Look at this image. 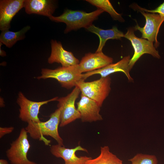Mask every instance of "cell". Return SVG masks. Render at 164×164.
Masks as SVG:
<instances>
[{
	"label": "cell",
	"mask_w": 164,
	"mask_h": 164,
	"mask_svg": "<svg viewBox=\"0 0 164 164\" xmlns=\"http://www.w3.org/2000/svg\"><path fill=\"white\" fill-rule=\"evenodd\" d=\"M38 80L54 78L57 80L62 87L70 89L76 87L79 82L84 80L83 74L80 71L78 64L67 67H59L54 69L43 68Z\"/></svg>",
	"instance_id": "cell-3"
},
{
	"label": "cell",
	"mask_w": 164,
	"mask_h": 164,
	"mask_svg": "<svg viewBox=\"0 0 164 164\" xmlns=\"http://www.w3.org/2000/svg\"><path fill=\"white\" fill-rule=\"evenodd\" d=\"M140 12L145 19V23L143 27H140L137 24L134 29L139 31L142 34V38L147 39L152 43L155 42V46L159 45L157 37L160 27L162 22L160 15L158 14Z\"/></svg>",
	"instance_id": "cell-9"
},
{
	"label": "cell",
	"mask_w": 164,
	"mask_h": 164,
	"mask_svg": "<svg viewBox=\"0 0 164 164\" xmlns=\"http://www.w3.org/2000/svg\"><path fill=\"white\" fill-rule=\"evenodd\" d=\"M51 51L48 62L50 64L54 63H60L62 67H67L79 64L80 62L72 53L65 50L61 43L56 40H51Z\"/></svg>",
	"instance_id": "cell-13"
},
{
	"label": "cell",
	"mask_w": 164,
	"mask_h": 164,
	"mask_svg": "<svg viewBox=\"0 0 164 164\" xmlns=\"http://www.w3.org/2000/svg\"><path fill=\"white\" fill-rule=\"evenodd\" d=\"M24 8L28 14H36L49 18L53 15L56 5L54 0H24Z\"/></svg>",
	"instance_id": "cell-16"
},
{
	"label": "cell",
	"mask_w": 164,
	"mask_h": 164,
	"mask_svg": "<svg viewBox=\"0 0 164 164\" xmlns=\"http://www.w3.org/2000/svg\"><path fill=\"white\" fill-rule=\"evenodd\" d=\"M77 104L82 122H91L103 119L100 114L101 107L93 100L81 94L80 99Z\"/></svg>",
	"instance_id": "cell-11"
},
{
	"label": "cell",
	"mask_w": 164,
	"mask_h": 164,
	"mask_svg": "<svg viewBox=\"0 0 164 164\" xmlns=\"http://www.w3.org/2000/svg\"><path fill=\"white\" fill-rule=\"evenodd\" d=\"M100 152L98 156L87 160L84 164H122V161L110 151L108 146L101 147Z\"/></svg>",
	"instance_id": "cell-19"
},
{
	"label": "cell",
	"mask_w": 164,
	"mask_h": 164,
	"mask_svg": "<svg viewBox=\"0 0 164 164\" xmlns=\"http://www.w3.org/2000/svg\"><path fill=\"white\" fill-rule=\"evenodd\" d=\"M128 161L132 164H157L158 160L154 155L138 153Z\"/></svg>",
	"instance_id": "cell-21"
},
{
	"label": "cell",
	"mask_w": 164,
	"mask_h": 164,
	"mask_svg": "<svg viewBox=\"0 0 164 164\" xmlns=\"http://www.w3.org/2000/svg\"><path fill=\"white\" fill-rule=\"evenodd\" d=\"M14 129L13 127H0V138H2L5 135L12 132Z\"/></svg>",
	"instance_id": "cell-23"
},
{
	"label": "cell",
	"mask_w": 164,
	"mask_h": 164,
	"mask_svg": "<svg viewBox=\"0 0 164 164\" xmlns=\"http://www.w3.org/2000/svg\"><path fill=\"white\" fill-rule=\"evenodd\" d=\"M78 151L88 152L86 149L80 145L72 149L67 148L58 144L50 147L51 153L56 157L63 159L64 164H84L87 160L92 158L86 156H77L75 153Z\"/></svg>",
	"instance_id": "cell-14"
},
{
	"label": "cell",
	"mask_w": 164,
	"mask_h": 164,
	"mask_svg": "<svg viewBox=\"0 0 164 164\" xmlns=\"http://www.w3.org/2000/svg\"><path fill=\"white\" fill-rule=\"evenodd\" d=\"M27 133L25 128H22L18 137L11 144L10 147L6 151V156L11 164H37L27 157L31 147Z\"/></svg>",
	"instance_id": "cell-5"
},
{
	"label": "cell",
	"mask_w": 164,
	"mask_h": 164,
	"mask_svg": "<svg viewBox=\"0 0 164 164\" xmlns=\"http://www.w3.org/2000/svg\"><path fill=\"white\" fill-rule=\"evenodd\" d=\"M0 164H9L8 161L5 159H0Z\"/></svg>",
	"instance_id": "cell-25"
},
{
	"label": "cell",
	"mask_w": 164,
	"mask_h": 164,
	"mask_svg": "<svg viewBox=\"0 0 164 164\" xmlns=\"http://www.w3.org/2000/svg\"><path fill=\"white\" fill-rule=\"evenodd\" d=\"M58 98L56 97L46 101H34L29 100L21 92H19L17 99L20 107L19 118L22 121L27 123L29 121H40L38 117L40 107L50 102L56 101Z\"/></svg>",
	"instance_id": "cell-8"
},
{
	"label": "cell",
	"mask_w": 164,
	"mask_h": 164,
	"mask_svg": "<svg viewBox=\"0 0 164 164\" xmlns=\"http://www.w3.org/2000/svg\"><path fill=\"white\" fill-rule=\"evenodd\" d=\"M135 7L140 11L145 12L148 13H157L161 17L162 22L164 21V2L154 9L149 10L140 7L137 4Z\"/></svg>",
	"instance_id": "cell-22"
},
{
	"label": "cell",
	"mask_w": 164,
	"mask_h": 164,
	"mask_svg": "<svg viewBox=\"0 0 164 164\" xmlns=\"http://www.w3.org/2000/svg\"><path fill=\"white\" fill-rule=\"evenodd\" d=\"M60 109L58 108L51 114L49 119L45 122L29 121L25 129L32 138L43 141L46 145H49L51 141L46 139L44 137L45 136L51 137L58 144L64 146L63 139L58 131L60 123Z\"/></svg>",
	"instance_id": "cell-1"
},
{
	"label": "cell",
	"mask_w": 164,
	"mask_h": 164,
	"mask_svg": "<svg viewBox=\"0 0 164 164\" xmlns=\"http://www.w3.org/2000/svg\"><path fill=\"white\" fill-rule=\"evenodd\" d=\"M81 92L79 88L75 87L70 93L67 96L58 98L57 106L60 109V123L59 126L63 127L80 118V113L75 106V102Z\"/></svg>",
	"instance_id": "cell-6"
},
{
	"label": "cell",
	"mask_w": 164,
	"mask_h": 164,
	"mask_svg": "<svg viewBox=\"0 0 164 164\" xmlns=\"http://www.w3.org/2000/svg\"><path fill=\"white\" fill-rule=\"evenodd\" d=\"M24 0L0 1V30H8L14 16L24 8Z\"/></svg>",
	"instance_id": "cell-12"
},
{
	"label": "cell",
	"mask_w": 164,
	"mask_h": 164,
	"mask_svg": "<svg viewBox=\"0 0 164 164\" xmlns=\"http://www.w3.org/2000/svg\"><path fill=\"white\" fill-rule=\"evenodd\" d=\"M104 11L98 9L91 12L87 13L82 11L72 10L67 9L61 15L58 16L53 15L49 17L52 21L66 24V27L64 33L81 28L86 29L92 25V23Z\"/></svg>",
	"instance_id": "cell-2"
},
{
	"label": "cell",
	"mask_w": 164,
	"mask_h": 164,
	"mask_svg": "<svg viewBox=\"0 0 164 164\" xmlns=\"http://www.w3.org/2000/svg\"><path fill=\"white\" fill-rule=\"evenodd\" d=\"M86 1L98 9H101L108 13L113 20L124 22V19L121 15L118 13L108 0H86Z\"/></svg>",
	"instance_id": "cell-20"
},
{
	"label": "cell",
	"mask_w": 164,
	"mask_h": 164,
	"mask_svg": "<svg viewBox=\"0 0 164 164\" xmlns=\"http://www.w3.org/2000/svg\"><path fill=\"white\" fill-rule=\"evenodd\" d=\"M111 83V79L108 76L90 82L82 81L76 86L81 94L95 101L101 107L110 92Z\"/></svg>",
	"instance_id": "cell-4"
},
{
	"label": "cell",
	"mask_w": 164,
	"mask_h": 164,
	"mask_svg": "<svg viewBox=\"0 0 164 164\" xmlns=\"http://www.w3.org/2000/svg\"><path fill=\"white\" fill-rule=\"evenodd\" d=\"M3 44L0 42V55L2 56H6V52L1 49V46Z\"/></svg>",
	"instance_id": "cell-24"
},
{
	"label": "cell",
	"mask_w": 164,
	"mask_h": 164,
	"mask_svg": "<svg viewBox=\"0 0 164 164\" xmlns=\"http://www.w3.org/2000/svg\"><path fill=\"white\" fill-rule=\"evenodd\" d=\"M131 58L130 55L124 57L117 62L111 63L104 67L83 74L85 80L87 78L94 74H99L101 77H106L114 73L121 72L125 74L130 82H133L134 80L130 76L129 64Z\"/></svg>",
	"instance_id": "cell-15"
},
{
	"label": "cell",
	"mask_w": 164,
	"mask_h": 164,
	"mask_svg": "<svg viewBox=\"0 0 164 164\" xmlns=\"http://www.w3.org/2000/svg\"><path fill=\"white\" fill-rule=\"evenodd\" d=\"M89 31L97 35L99 39V43L96 52L102 51L106 42L109 39H121L125 36L122 32L118 29L117 27H113L109 29H103L92 25L86 29Z\"/></svg>",
	"instance_id": "cell-17"
},
{
	"label": "cell",
	"mask_w": 164,
	"mask_h": 164,
	"mask_svg": "<svg viewBox=\"0 0 164 164\" xmlns=\"http://www.w3.org/2000/svg\"><path fill=\"white\" fill-rule=\"evenodd\" d=\"M134 28H129L124 36L131 42L134 50V54L129 64L130 70L139 58L145 53L150 54L155 58H160L159 52L156 50L153 43L137 37L134 34Z\"/></svg>",
	"instance_id": "cell-7"
},
{
	"label": "cell",
	"mask_w": 164,
	"mask_h": 164,
	"mask_svg": "<svg viewBox=\"0 0 164 164\" xmlns=\"http://www.w3.org/2000/svg\"><path fill=\"white\" fill-rule=\"evenodd\" d=\"M113 59L104 54L101 51L85 54L78 65L80 72L87 73L104 67L112 63Z\"/></svg>",
	"instance_id": "cell-10"
},
{
	"label": "cell",
	"mask_w": 164,
	"mask_h": 164,
	"mask_svg": "<svg viewBox=\"0 0 164 164\" xmlns=\"http://www.w3.org/2000/svg\"><path fill=\"white\" fill-rule=\"evenodd\" d=\"M30 29V27L27 26L16 32L9 29L2 31L0 35V42L9 48H11L17 41L25 38L26 33Z\"/></svg>",
	"instance_id": "cell-18"
}]
</instances>
